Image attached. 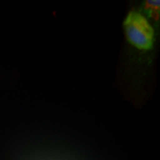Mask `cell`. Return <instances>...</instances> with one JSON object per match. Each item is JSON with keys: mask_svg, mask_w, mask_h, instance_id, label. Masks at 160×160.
Wrapping results in <instances>:
<instances>
[{"mask_svg": "<svg viewBox=\"0 0 160 160\" xmlns=\"http://www.w3.org/2000/svg\"><path fill=\"white\" fill-rule=\"evenodd\" d=\"M124 29L127 41L136 49L149 51L153 48L155 30L142 13L130 12L124 21Z\"/></svg>", "mask_w": 160, "mask_h": 160, "instance_id": "1", "label": "cell"}, {"mask_svg": "<svg viewBox=\"0 0 160 160\" xmlns=\"http://www.w3.org/2000/svg\"><path fill=\"white\" fill-rule=\"evenodd\" d=\"M159 1H146L144 3V10L149 18L158 20L159 18Z\"/></svg>", "mask_w": 160, "mask_h": 160, "instance_id": "2", "label": "cell"}]
</instances>
